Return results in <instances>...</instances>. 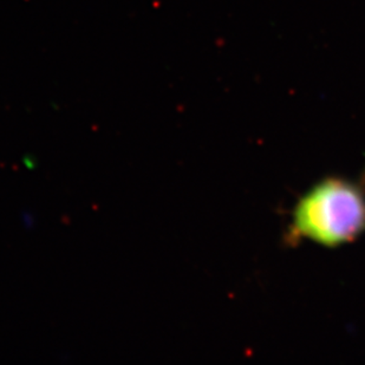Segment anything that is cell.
<instances>
[{"label":"cell","instance_id":"6da1fadb","mask_svg":"<svg viewBox=\"0 0 365 365\" xmlns=\"http://www.w3.org/2000/svg\"><path fill=\"white\" fill-rule=\"evenodd\" d=\"M365 235V174L363 179L327 176L298 199L289 219L285 242H309L341 247Z\"/></svg>","mask_w":365,"mask_h":365}]
</instances>
